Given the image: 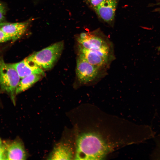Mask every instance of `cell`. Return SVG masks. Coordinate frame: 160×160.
<instances>
[{"label": "cell", "instance_id": "cell-16", "mask_svg": "<svg viewBox=\"0 0 160 160\" xmlns=\"http://www.w3.org/2000/svg\"><path fill=\"white\" fill-rule=\"evenodd\" d=\"M0 160H5L4 151L3 146L0 147Z\"/></svg>", "mask_w": 160, "mask_h": 160}, {"label": "cell", "instance_id": "cell-7", "mask_svg": "<svg viewBox=\"0 0 160 160\" xmlns=\"http://www.w3.org/2000/svg\"><path fill=\"white\" fill-rule=\"evenodd\" d=\"M119 0H104L94 10L98 18L104 22L113 25Z\"/></svg>", "mask_w": 160, "mask_h": 160}, {"label": "cell", "instance_id": "cell-13", "mask_svg": "<svg viewBox=\"0 0 160 160\" xmlns=\"http://www.w3.org/2000/svg\"><path fill=\"white\" fill-rule=\"evenodd\" d=\"M104 0H84L87 6L93 10L100 4Z\"/></svg>", "mask_w": 160, "mask_h": 160}, {"label": "cell", "instance_id": "cell-20", "mask_svg": "<svg viewBox=\"0 0 160 160\" xmlns=\"http://www.w3.org/2000/svg\"><path fill=\"white\" fill-rule=\"evenodd\" d=\"M158 49H160V46L159 47V48H158Z\"/></svg>", "mask_w": 160, "mask_h": 160}, {"label": "cell", "instance_id": "cell-17", "mask_svg": "<svg viewBox=\"0 0 160 160\" xmlns=\"http://www.w3.org/2000/svg\"><path fill=\"white\" fill-rule=\"evenodd\" d=\"M157 7L156 9L155 10L160 12V0H158L156 3Z\"/></svg>", "mask_w": 160, "mask_h": 160}, {"label": "cell", "instance_id": "cell-4", "mask_svg": "<svg viewBox=\"0 0 160 160\" xmlns=\"http://www.w3.org/2000/svg\"><path fill=\"white\" fill-rule=\"evenodd\" d=\"M62 41L55 43L42 50L32 53L26 60L43 70L51 69L58 60L64 48Z\"/></svg>", "mask_w": 160, "mask_h": 160}, {"label": "cell", "instance_id": "cell-5", "mask_svg": "<svg viewBox=\"0 0 160 160\" xmlns=\"http://www.w3.org/2000/svg\"><path fill=\"white\" fill-rule=\"evenodd\" d=\"M21 79L13 63H5L0 57V88L15 103L16 90Z\"/></svg>", "mask_w": 160, "mask_h": 160}, {"label": "cell", "instance_id": "cell-12", "mask_svg": "<svg viewBox=\"0 0 160 160\" xmlns=\"http://www.w3.org/2000/svg\"><path fill=\"white\" fill-rule=\"evenodd\" d=\"M44 76L42 75L33 74L26 76L20 80L16 90V95L30 88Z\"/></svg>", "mask_w": 160, "mask_h": 160}, {"label": "cell", "instance_id": "cell-2", "mask_svg": "<svg viewBox=\"0 0 160 160\" xmlns=\"http://www.w3.org/2000/svg\"><path fill=\"white\" fill-rule=\"evenodd\" d=\"M77 45L93 52L112 62L115 58L112 42L98 29L83 32L76 37Z\"/></svg>", "mask_w": 160, "mask_h": 160}, {"label": "cell", "instance_id": "cell-18", "mask_svg": "<svg viewBox=\"0 0 160 160\" xmlns=\"http://www.w3.org/2000/svg\"><path fill=\"white\" fill-rule=\"evenodd\" d=\"M0 10H5V7L4 4L0 1Z\"/></svg>", "mask_w": 160, "mask_h": 160}, {"label": "cell", "instance_id": "cell-6", "mask_svg": "<svg viewBox=\"0 0 160 160\" xmlns=\"http://www.w3.org/2000/svg\"><path fill=\"white\" fill-rule=\"evenodd\" d=\"M5 160H25L28 154L22 141L19 139L3 141Z\"/></svg>", "mask_w": 160, "mask_h": 160}, {"label": "cell", "instance_id": "cell-15", "mask_svg": "<svg viewBox=\"0 0 160 160\" xmlns=\"http://www.w3.org/2000/svg\"><path fill=\"white\" fill-rule=\"evenodd\" d=\"M6 10H0V25L5 20V14Z\"/></svg>", "mask_w": 160, "mask_h": 160}, {"label": "cell", "instance_id": "cell-1", "mask_svg": "<svg viewBox=\"0 0 160 160\" xmlns=\"http://www.w3.org/2000/svg\"><path fill=\"white\" fill-rule=\"evenodd\" d=\"M108 146L102 138L93 132L85 133L78 137L75 159H101L106 154Z\"/></svg>", "mask_w": 160, "mask_h": 160}, {"label": "cell", "instance_id": "cell-10", "mask_svg": "<svg viewBox=\"0 0 160 160\" xmlns=\"http://www.w3.org/2000/svg\"><path fill=\"white\" fill-rule=\"evenodd\" d=\"M73 158L72 148L71 145L65 142L57 143L49 154L48 160H71Z\"/></svg>", "mask_w": 160, "mask_h": 160}, {"label": "cell", "instance_id": "cell-19", "mask_svg": "<svg viewBox=\"0 0 160 160\" xmlns=\"http://www.w3.org/2000/svg\"><path fill=\"white\" fill-rule=\"evenodd\" d=\"M3 141H2L0 138V147L3 146Z\"/></svg>", "mask_w": 160, "mask_h": 160}, {"label": "cell", "instance_id": "cell-14", "mask_svg": "<svg viewBox=\"0 0 160 160\" xmlns=\"http://www.w3.org/2000/svg\"><path fill=\"white\" fill-rule=\"evenodd\" d=\"M11 37L0 29V43L12 40Z\"/></svg>", "mask_w": 160, "mask_h": 160}, {"label": "cell", "instance_id": "cell-9", "mask_svg": "<svg viewBox=\"0 0 160 160\" xmlns=\"http://www.w3.org/2000/svg\"><path fill=\"white\" fill-rule=\"evenodd\" d=\"M30 20L25 22L15 23H3L0 29L9 36L14 41L24 34L30 23Z\"/></svg>", "mask_w": 160, "mask_h": 160}, {"label": "cell", "instance_id": "cell-8", "mask_svg": "<svg viewBox=\"0 0 160 160\" xmlns=\"http://www.w3.org/2000/svg\"><path fill=\"white\" fill-rule=\"evenodd\" d=\"M77 56L93 65L108 69L111 62L88 49L77 45Z\"/></svg>", "mask_w": 160, "mask_h": 160}, {"label": "cell", "instance_id": "cell-11", "mask_svg": "<svg viewBox=\"0 0 160 160\" xmlns=\"http://www.w3.org/2000/svg\"><path fill=\"white\" fill-rule=\"evenodd\" d=\"M21 79L33 74L45 75L44 71L37 66L31 63L25 58L16 63H13Z\"/></svg>", "mask_w": 160, "mask_h": 160}, {"label": "cell", "instance_id": "cell-3", "mask_svg": "<svg viewBox=\"0 0 160 160\" xmlns=\"http://www.w3.org/2000/svg\"><path fill=\"white\" fill-rule=\"evenodd\" d=\"M108 69L92 65L77 57L76 60V80L79 87L97 84L107 74Z\"/></svg>", "mask_w": 160, "mask_h": 160}]
</instances>
